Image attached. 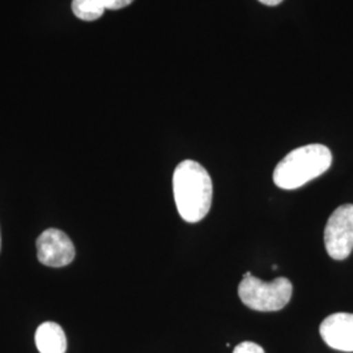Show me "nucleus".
<instances>
[{
  "mask_svg": "<svg viewBox=\"0 0 353 353\" xmlns=\"http://www.w3.org/2000/svg\"><path fill=\"white\" fill-rule=\"evenodd\" d=\"M173 192L181 217L188 223H198L211 208L212 179L199 163L185 160L174 170Z\"/></svg>",
  "mask_w": 353,
  "mask_h": 353,
  "instance_id": "nucleus-1",
  "label": "nucleus"
},
{
  "mask_svg": "<svg viewBox=\"0 0 353 353\" xmlns=\"http://www.w3.org/2000/svg\"><path fill=\"white\" fill-rule=\"evenodd\" d=\"M332 154L326 145L309 144L290 152L275 168L274 182L284 190H294L306 185L327 172Z\"/></svg>",
  "mask_w": 353,
  "mask_h": 353,
  "instance_id": "nucleus-2",
  "label": "nucleus"
},
{
  "mask_svg": "<svg viewBox=\"0 0 353 353\" xmlns=\"http://www.w3.org/2000/svg\"><path fill=\"white\" fill-rule=\"evenodd\" d=\"M293 285L287 278L263 281L245 272L239 285L241 301L256 312H278L285 307L292 299Z\"/></svg>",
  "mask_w": 353,
  "mask_h": 353,
  "instance_id": "nucleus-3",
  "label": "nucleus"
},
{
  "mask_svg": "<svg viewBox=\"0 0 353 353\" xmlns=\"http://www.w3.org/2000/svg\"><path fill=\"white\" fill-rule=\"evenodd\" d=\"M325 248L335 261H344L353 250V204L338 207L325 228Z\"/></svg>",
  "mask_w": 353,
  "mask_h": 353,
  "instance_id": "nucleus-4",
  "label": "nucleus"
},
{
  "mask_svg": "<svg viewBox=\"0 0 353 353\" xmlns=\"http://www.w3.org/2000/svg\"><path fill=\"white\" fill-rule=\"evenodd\" d=\"M38 261L49 267H64L75 258V246L59 229H46L37 239Z\"/></svg>",
  "mask_w": 353,
  "mask_h": 353,
  "instance_id": "nucleus-5",
  "label": "nucleus"
},
{
  "mask_svg": "<svg viewBox=\"0 0 353 353\" xmlns=\"http://www.w3.org/2000/svg\"><path fill=\"white\" fill-rule=\"evenodd\" d=\"M319 334L328 347L353 352V314L335 313L328 316L319 326Z\"/></svg>",
  "mask_w": 353,
  "mask_h": 353,
  "instance_id": "nucleus-6",
  "label": "nucleus"
},
{
  "mask_svg": "<svg viewBox=\"0 0 353 353\" xmlns=\"http://www.w3.org/2000/svg\"><path fill=\"white\" fill-rule=\"evenodd\" d=\"M36 345L39 353H65L67 338L63 328L55 322H45L36 331Z\"/></svg>",
  "mask_w": 353,
  "mask_h": 353,
  "instance_id": "nucleus-7",
  "label": "nucleus"
},
{
  "mask_svg": "<svg viewBox=\"0 0 353 353\" xmlns=\"http://www.w3.org/2000/svg\"><path fill=\"white\" fill-rule=\"evenodd\" d=\"M72 12L83 21H96L105 13L100 0H72Z\"/></svg>",
  "mask_w": 353,
  "mask_h": 353,
  "instance_id": "nucleus-8",
  "label": "nucleus"
},
{
  "mask_svg": "<svg viewBox=\"0 0 353 353\" xmlns=\"http://www.w3.org/2000/svg\"><path fill=\"white\" fill-rule=\"evenodd\" d=\"M233 353H265V350L256 343L242 341L234 348Z\"/></svg>",
  "mask_w": 353,
  "mask_h": 353,
  "instance_id": "nucleus-9",
  "label": "nucleus"
},
{
  "mask_svg": "<svg viewBox=\"0 0 353 353\" xmlns=\"http://www.w3.org/2000/svg\"><path fill=\"white\" fill-rule=\"evenodd\" d=\"M134 0H100L103 10H112V11H118L122 10L127 6H130Z\"/></svg>",
  "mask_w": 353,
  "mask_h": 353,
  "instance_id": "nucleus-10",
  "label": "nucleus"
},
{
  "mask_svg": "<svg viewBox=\"0 0 353 353\" xmlns=\"http://www.w3.org/2000/svg\"><path fill=\"white\" fill-rule=\"evenodd\" d=\"M258 1H261L262 4L268 6V7H275V6H279L283 0H258Z\"/></svg>",
  "mask_w": 353,
  "mask_h": 353,
  "instance_id": "nucleus-11",
  "label": "nucleus"
},
{
  "mask_svg": "<svg viewBox=\"0 0 353 353\" xmlns=\"http://www.w3.org/2000/svg\"><path fill=\"white\" fill-rule=\"evenodd\" d=\"M0 246H1V239H0Z\"/></svg>",
  "mask_w": 353,
  "mask_h": 353,
  "instance_id": "nucleus-12",
  "label": "nucleus"
}]
</instances>
